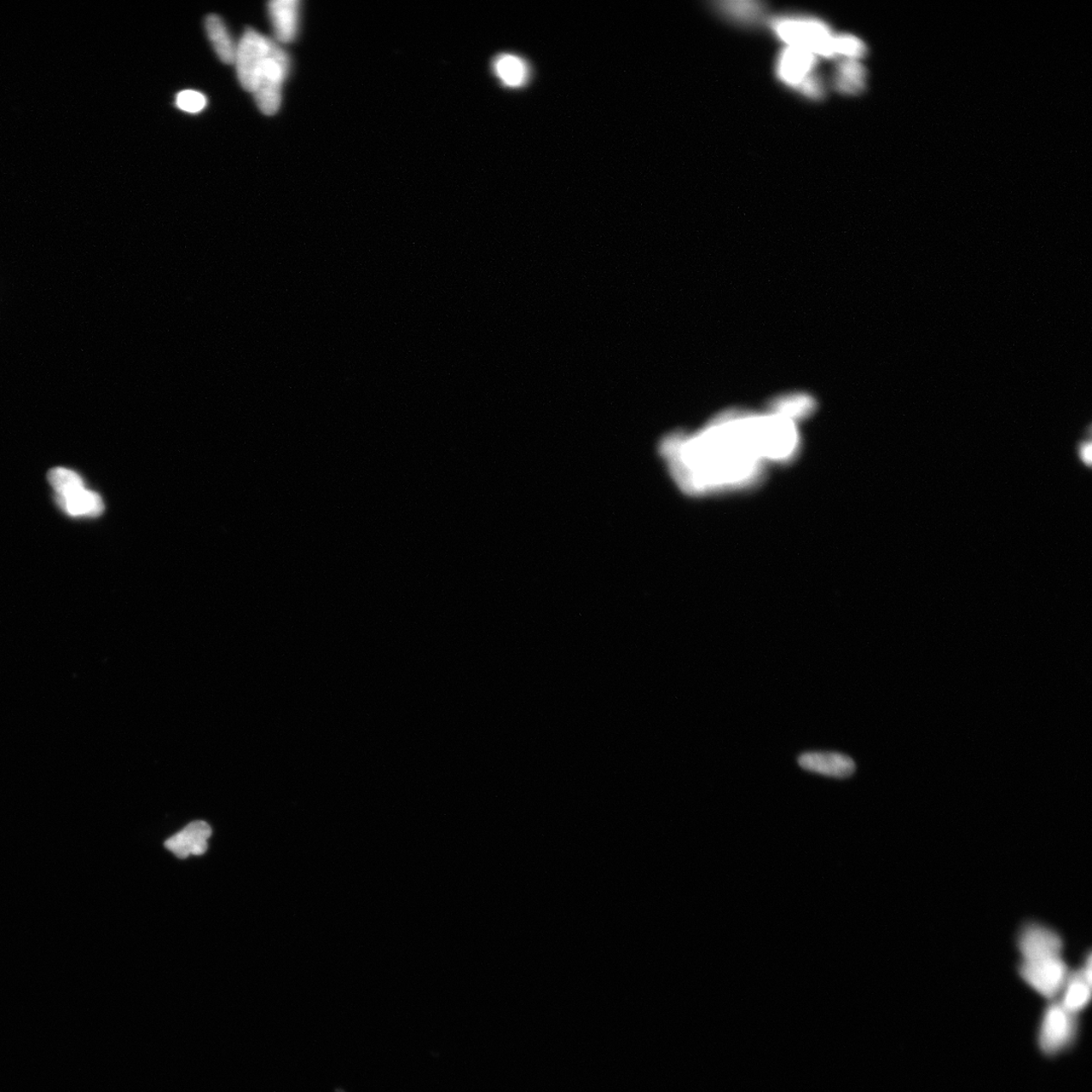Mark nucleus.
<instances>
[{
	"mask_svg": "<svg viewBox=\"0 0 1092 1092\" xmlns=\"http://www.w3.org/2000/svg\"><path fill=\"white\" fill-rule=\"evenodd\" d=\"M660 453L686 494L750 487L760 481L766 464L762 415L737 410L722 413L695 433L664 437Z\"/></svg>",
	"mask_w": 1092,
	"mask_h": 1092,
	"instance_id": "nucleus-1",
	"label": "nucleus"
},
{
	"mask_svg": "<svg viewBox=\"0 0 1092 1092\" xmlns=\"http://www.w3.org/2000/svg\"><path fill=\"white\" fill-rule=\"evenodd\" d=\"M235 65L242 88L253 94L260 111L271 115L281 105L290 58L275 40L250 28L237 44Z\"/></svg>",
	"mask_w": 1092,
	"mask_h": 1092,
	"instance_id": "nucleus-2",
	"label": "nucleus"
},
{
	"mask_svg": "<svg viewBox=\"0 0 1092 1092\" xmlns=\"http://www.w3.org/2000/svg\"><path fill=\"white\" fill-rule=\"evenodd\" d=\"M772 28L788 47L805 49L816 56L836 57L835 36L823 22L807 17H782L774 21Z\"/></svg>",
	"mask_w": 1092,
	"mask_h": 1092,
	"instance_id": "nucleus-3",
	"label": "nucleus"
},
{
	"mask_svg": "<svg viewBox=\"0 0 1092 1092\" xmlns=\"http://www.w3.org/2000/svg\"><path fill=\"white\" fill-rule=\"evenodd\" d=\"M1078 1033L1077 1015L1059 1002L1046 1008L1038 1031V1045L1045 1055L1055 1056L1071 1047Z\"/></svg>",
	"mask_w": 1092,
	"mask_h": 1092,
	"instance_id": "nucleus-4",
	"label": "nucleus"
},
{
	"mask_svg": "<svg viewBox=\"0 0 1092 1092\" xmlns=\"http://www.w3.org/2000/svg\"><path fill=\"white\" fill-rule=\"evenodd\" d=\"M1070 973L1062 956L1021 961L1020 965L1022 980L1049 1001L1060 996Z\"/></svg>",
	"mask_w": 1092,
	"mask_h": 1092,
	"instance_id": "nucleus-5",
	"label": "nucleus"
},
{
	"mask_svg": "<svg viewBox=\"0 0 1092 1092\" xmlns=\"http://www.w3.org/2000/svg\"><path fill=\"white\" fill-rule=\"evenodd\" d=\"M1019 950L1021 961L1062 956L1063 940L1055 930L1040 923H1030L1021 930Z\"/></svg>",
	"mask_w": 1092,
	"mask_h": 1092,
	"instance_id": "nucleus-6",
	"label": "nucleus"
},
{
	"mask_svg": "<svg viewBox=\"0 0 1092 1092\" xmlns=\"http://www.w3.org/2000/svg\"><path fill=\"white\" fill-rule=\"evenodd\" d=\"M817 63V56L805 49L787 47L779 56L777 74L785 84L799 89L812 77Z\"/></svg>",
	"mask_w": 1092,
	"mask_h": 1092,
	"instance_id": "nucleus-7",
	"label": "nucleus"
},
{
	"mask_svg": "<svg viewBox=\"0 0 1092 1092\" xmlns=\"http://www.w3.org/2000/svg\"><path fill=\"white\" fill-rule=\"evenodd\" d=\"M212 836L211 826L202 820H196L165 842V848L179 859L201 856L207 849V840Z\"/></svg>",
	"mask_w": 1092,
	"mask_h": 1092,
	"instance_id": "nucleus-8",
	"label": "nucleus"
},
{
	"mask_svg": "<svg viewBox=\"0 0 1092 1092\" xmlns=\"http://www.w3.org/2000/svg\"><path fill=\"white\" fill-rule=\"evenodd\" d=\"M799 764L806 771L840 779L852 776L856 771L854 760L840 753H805L799 756Z\"/></svg>",
	"mask_w": 1092,
	"mask_h": 1092,
	"instance_id": "nucleus-9",
	"label": "nucleus"
},
{
	"mask_svg": "<svg viewBox=\"0 0 1092 1092\" xmlns=\"http://www.w3.org/2000/svg\"><path fill=\"white\" fill-rule=\"evenodd\" d=\"M268 13L273 22L276 39L283 43L292 42L298 33L299 15L298 0H274L268 3Z\"/></svg>",
	"mask_w": 1092,
	"mask_h": 1092,
	"instance_id": "nucleus-10",
	"label": "nucleus"
},
{
	"mask_svg": "<svg viewBox=\"0 0 1092 1092\" xmlns=\"http://www.w3.org/2000/svg\"><path fill=\"white\" fill-rule=\"evenodd\" d=\"M56 501L61 509L72 517H96L103 511L101 496L86 488L59 497Z\"/></svg>",
	"mask_w": 1092,
	"mask_h": 1092,
	"instance_id": "nucleus-11",
	"label": "nucleus"
},
{
	"mask_svg": "<svg viewBox=\"0 0 1092 1092\" xmlns=\"http://www.w3.org/2000/svg\"><path fill=\"white\" fill-rule=\"evenodd\" d=\"M1059 998L1063 1008L1078 1015L1090 1003L1091 982L1084 978L1080 970L1070 973Z\"/></svg>",
	"mask_w": 1092,
	"mask_h": 1092,
	"instance_id": "nucleus-12",
	"label": "nucleus"
},
{
	"mask_svg": "<svg viewBox=\"0 0 1092 1092\" xmlns=\"http://www.w3.org/2000/svg\"><path fill=\"white\" fill-rule=\"evenodd\" d=\"M867 71L859 60L842 59L834 75V85L843 95H859L866 89Z\"/></svg>",
	"mask_w": 1092,
	"mask_h": 1092,
	"instance_id": "nucleus-13",
	"label": "nucleus"
},
{
	"mask_svg": "<svg viewBox=\"0 0 1092 1092\" xmlns=\"http://www.w3.org/2000/svg\"><path fill=\"white\" fill-rule=\"evenodd\" d=\"M205 26L207 37L219 59L226 65H235L237 44L221 17L217 15H207Z\"/></svg>",
	"mask_w": 1092,
	"mask_h": 1092,
	"instance_id": "nucleus-14",
	"label": "nucleus"
},
{
	"mask_svg": "<svg viewBox=\"0 0 1092 1092\" xmlns=\"http://www.w3.org/2000/svg\"><path fill=\"white\" fill-rule=\"evenodd\" d=\"M494 71L503 83L509 88H520L529 77L525 60L513 54H502L494 61Z\"/></svg>",
	"mask_w": 1092,
	"mask_h": 1092,
	"instance_id": "nucleus-15",
	"label": "nucleus"
},
{
	"mask_svg": "<svg viewBox=\"0 0 1092 1092\" xmlns=\"http://www.w3.org/2000/svg\"><path fill=\"white\" fill-rule=\"evenodd\" d=\"M715 5L722 15L744 24L760 19L765 10L764 4L758 2H724Z\"/></svg>",
	"mask_w": 1092,
	"mask_h": 1092,
	"instance_id": "nucleus-16",
	"label": "nucleus"
},
{
	"mask_svg": "<svg viewBox=\"0 0 1092 1092\" xmlns=\"http://www.w3.org/2000/svg\"><path fill=\"white\" fill-rule=\"evenodd\" d=\"M48 481L54 489L56 496L63 497L80 489L85 488L83 478L78 473L65 469V467H56L48 473Z\"/></svg>",
	"mask_w": 1092,
	"mask_h": 1092,
	"instance_id": "nucleus-17",
	"label": "nucleus"
},
{
	"mask_svg": "<svg viewBox=\"0 0 1092 1092\" xmlns=\"http://www.w3.org/2000/svg\"><path fill=\"white\" fill-rule=\"evenodd\" d=\"M814 404L808 397L793 396L780 398L774 404L772 412L793 421L805 417L811 412Z\"/></svg>",
	"mask_w": 1092,
	"mask_h": 1092,
	"instance_id": "nucleus-18",
	"label": "nucleus"
},
{
	"mask_svg": "<svg viewBox=\"0 0 1092 1092\" xmlns=\"http://www.w3.org/2000/svg\"><path fill=\"white\" fill-rule=\"evenodd\" d=\"M834 52L836 56H842L843 59L859 60L867 54V46L858 37L843 34L835 36Z\"/></svg>",
	"mask_w": 1092,
	"mask_h": 1092,
	"instance_id": "nucleus-19",
	"label": "nucleus"
},
{
	"mask_svg": "<svg viewBox=\"0 0 1092 1092\" xmlns=\"http://www.w3.org/2000/svg\"><path fill=\"white\" fill-rule=\"evenodd\" d=\"M176 106L182 111L198 114L207 106V98L199 91L183 90L176 96Z\"/></svg>",
	"mask_w": 1092,
	"mask_h": 1092,
	"instance_id": "nucleus-20",
	"label": "nucleus"
},
{
	"mask_svg": "<svg viewBox=\"0 0 1092 1092\" xmlns=\"http://www.w3.org/2000/svg\"><path fill=\"white\" fill-rule=\"evenodd\" d=\"M797 89H799L803 96L813 98V100H819V98H822L824 96V86L823 81L816 74H813L812 77L805 80V83H803Z\"/></svg>",
	"mask_w": 1092,
	"mask_h": 1092,
	"instance_id": "nucleus-21",
	"label": "nucleus"
},
{
	"mask_svg": "<svg viewBox=\"0 0 1092 1092\" xmlns=\"http://www.w3.org/2000/svg\"><path fill=\"white\" fill-rule=\"evenodd\" d=\"M1077 453L1080 461H1083L1084 466L1090 467L1092 460L1090 441L1080 442L1077 447Z\"/></svg>",
	"mask_w": 1092,
	"mask_h": 1092,
	"instance_id": "nucleus-22",
	"label": "nucleus"
}]
</instances>
